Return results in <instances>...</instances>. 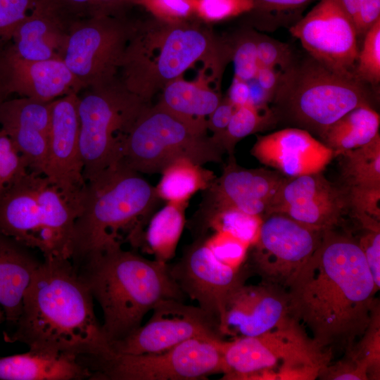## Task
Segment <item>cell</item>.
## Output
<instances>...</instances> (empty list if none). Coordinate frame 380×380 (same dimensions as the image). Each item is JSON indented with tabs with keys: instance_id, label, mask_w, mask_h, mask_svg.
<instances>
[{
	"instance_id": "cell-15",
	"label": "cell",
	"mask_w": 380,
	"mask_h": 380,
	"mask_svg": "<svg viewBox=\"0 0 380 380\" xmlns=\"http://www.w3.org/2000/svg\"><path fill=\"white\" fill-rule=\"evenodd\" d=\"M286 178L277 171L242 167L234 155L229 156L221 176L204 190L203 199L193 219L194 232H199L214 215L227 209L260 217L265 215Z\"/></svg>"
},
{
	"instance_id": "cell-44",
	"label": "cell",
	"mask_w": 380,
	"mask_h": 380,
	"mask_svg": "<svg viewBox=\"0 0 380 380\" xmlns=\"http://www.w3.org/2000/svg\"><path fill=\"white\" fill-rule=\"evenodd\" d=\"M44 0H0V38L8 41L17 27Z\"/></svg>"
},
{
	"instance_id": "cell-51",
	"label": "cell",
	"mask_w": 380,
	"mask_h": 380,
	"mask_svg": "<svg viewBox=\"0 0 380 380\" xmlns=\"http://www.w3.org/2000/svg\"><path fill=\"white\" fill-rule=\"evenodd\" d=\"M249 86L250 95L248 103L258 108L269 107L273 96L263 89L255 78L247 82Z\"/></svg>"
},
{
	"instance_id": "cell-3",
	"label": "cell",
	"mask_w": 380,
	"mask_h": 380,
	"mask_svg": "<svg viewBox=\"0 0 380 380\" xmlns=\"http://www.w3.org/2000/svg\"><path fill=\"white\" fill-rule=\"evenodd\" d=\"M198 18L168 22L151 16L134 20L118 79L146 103L198 63L218 82L229 61V39Z\"/></svg>"
},
{
	"instance_id": "cell-46",
	"label": "cell",
	"mask_w": 380,
	"mask_h": 380,
	"mask_svg": "<svg viewBox=\"0 0 380 380\" xmlns=\"http://www.w3.org/2000/svg\"><path fill=\"white\" fill-rule=\"evenodd\" d=\"M328 379H368L367 368L348 355V359L331 367H326L320 374Z\"/></svg>"
},
{
	"instance_id": "cell-30",
	"label": "cell",
	"mask_w": 380,
	"mask_h": 380,
	"mask_svg": "<svg viewBox=\"0 0 380 380\" xmlns=\"http://www.w3.org/2000/svg\"><path fill=\"white\" fill-rule=\"evenodd\" d=\"M156 188L159 198L167 202L186 203L199 190H205L215 179L213 172L188 159H179L162 172Z\"/></svg>"
},
{
	"instance_id": "cell-12",
	"label": "cell",
	"mask_w": 380,
	"mask_h": 380,
	"mask_svg": "<svg viewBox=\"0 0 380 380\" xmlns=\"http://www.w3.org/2000/svg\"><path fill=\"white\" fill-rule=\"evenodd\" d=\"M134 20L101 15L72 22L62 61L84 89L118 78Z\"/></svg>"
},
{
	"instance_id": "cell-1",
	"label": "cell",
	"mask_w": 380,
	"mask_h": 380,
	"mask_svg": "<svg viewBox=\"0 0 380 380\" xmlns=\"http://www.w3.org/2000/svg\"><path fill=\"white\" fill-rule=\"evenodd\" d=\"M378 290L357 241L327 230L286 290L289 315L322 350L348 353L371 322Z\"/></svg>"
},
{
	"instance_id": "cell-5",
	"label": "cell",
	"mask_w": 380,
	"mask_h": 380,
	"mask_svg": "<svg viewBox=\"0 0 380 380\" xmlns=\"http://www.w3.org/2000/svg\"><path fill=\"white\" fill-rule=\"evenodd\" d=\"M159 197L141 173L120 161L86 182L74 225L75 260L125 236H139Z\"/></svg>"
},
{
	"instance_id": "cell-49",
	"label": "cell",
	"mask_w": 380,
	"mask_h": 380,
	"mask_svg": "<svg viewBox=\"0 0 380 380\" xmlns=\"http://www.w3.org/2000/svg\"><path fill=\"white\" fill-rule=\"evenodd\" d=\"M283 72L269 67H260L255 79L258 84L273 97L279 84Z\"/></svg>"
},
{
	"instance_id": "cell-17",
	"label": "cell",
	"mask_w": 380,
	"mask_h": 380,
	"mask_svg": "<svg viewBox=\"0 0 380 380\" xmlns=\"http://www.w3.org/2000/svg\"><path fill=\"white\" fill-rule=\"evenodd\" d=\"M170 271L180 289L219 322L228 296L244 284L246 269H235L219 260L203 235L184 251Z\"/></svg>"
},
{
	"instance_id": "cell-42",
	"label": "cell",
	"mask_w": 380,
	"mask_h": 380,
	"mask_svg": "<svg viewBox=\"0 0 380 380\" xmlns=\"http://www.w3.org/2000/svg\"><path fill=\"white\" fill-rule=\"evenodd\" d=\"M253 8V0H196V14L208 23L248 13Z\"/></svg>"
},
{
	"instance_id": "cell-31",
	"label": "cell",
	"mask_w": 380,
	"mask_h": 380,
	"mask_svg": "<svg viewBox=\"0 0 380 380\" xmlns=\"http://www.w3.org/2000/svg\"><path fill=\"white\" fill-rule=\"evenodd\" d=\"M338 156L345 186H380L379 134L368 144Z\"/></svg>"
},
{
	"instance_id": "cell-4",
	"label": "cell",
	"mask_w": 380,
	"mask_h": 380,
	"mask_svg": "<svg viewBox=\"0 0 380 380\" xmlns=\"http://www.w3.org/2000/svg\"><path fill=\"white\" fill-rule=\"evenodd\" d=\"M71 262L101 306L108 344L141 327L144 316L161 300H183L185 295L167 263L124 250L121 243L106 244Z\"/></svg>"
},
{
	"instance_id": "cell-37",
	"label": "cell",
	"mask_w": 380,
	"mask_h": 380,
	"mask_svg": "<svg viewBox=\"0 0 380 380\" xmlns=\"http://www.w3.org/2000/svg\"><path fill=\"white\" fill-rule=\"evenodd\" d=\"M234 77L244 81L255 78L260 68L257 55L256 32L246 30L229 39Z\"/></svg>"
},
{
	"instance_id": "cell-26",
	"label": "cell",
	"mask_w": 380,
	"mask_h": 380,
	"mask_svg": "<svg viewBox=\"0 0 380 380\" xmlns=\"http://www.w3.org/2000/svg\"><path fill=\"white\" fill-rule=\"evenodd\" d=\"M40 263L30 248L0 232V305L12 325L19 318L25 291Z\"/></svg>"
},
{
	"instance_id": "cell-27",
	"label": "cell",
	"mask_w": 380,
	"mask_h": 380,
	"mask_svg": "<svg viewBox=\"0 0 380 380\" xmlns=\"http://www.w3.org/2000/svg\"><path fill=\"white\" fill-rule=\"evenodd\" d=\"M200 76L196 81L180 77L170 82L160 91L158 103L186 119L207 122L205 117L222 99L220 90L211 87L209 82L220 84L204 71H201Z\"/></svg>"
},
{
	"instance_id": "cell-34",
	"label": "cell",
	"mask_w": 380,
	"mask_h": 380,
	"mask_svg": "<svg viewBox=\"0 0 380 380\" xmlns=\"http://www.w3.org/2000/svg\"><path fill=\"white\" fill-rule=\"evenodd\" d=\"M71 21L101 15L125 16L132 0H50Z\"/></svg>"
},
{
	"instance_id": "cell-28",
	"label": "cell",
	"mask_w": 380,
	"mask_h": 380,
	"mask_svg": "<svg viewBox=\"0 0 380 380\" xmlns=\"http://www.w3.org/2000/svg\"><path fill=\"white\" fill-rule=\"evenodd\" d=\"M379 114L372 106L364 105L334 122L320 138L336 157L370 142L379 134Z\"/></svg>"
},
{
	"instance_id": "cell-53",
	"label": "cell",
	"mask_w": 380,
	"mask_h": 380,
	"mask_svg": "<svg viewBox=\"0 0 380 380\" xmlns=\"http://www.w3.org/2000/svg\"><path fill=\"white\" fill-rule=\"evenodd\" d=\"M7 97L8 96L4 93V91L0 88V106L7 99Z\"/></svg>"
},
{
	"instance_id": "cell-54",
	"label": "cell",
	"mask_w": 380,
	"mask_h": 380,
	"mask_svg": "<svg viewBox=\"0 0 380 380\" xmlns=\"http://www.w3.org/2000/svg\"><path fill=\"white\" fill-rule=\"evenodd\" d=\"M4 317V311L0 305V323L2 322V319Z\"/></svg>"
},
{
	"instance_id": "cell-52",
	"label": "cell",
	"mask_w": 380,
	"mask_h": 380,
	"mask_svg": "<svg viewBox=\"0 0 380 380\" xmlns=\"http://www.w3.org/2000/svg\"><path fill=\"white\" fill-rule=\"evenodd\" d=\"M361 1L362 0H336L341 8L353 21V24L356 18Z\"/></svg>"
},
{
	"instance_id": "cell-22",
	"label": "cell",
	"mask_w": 380,
	"mask_h": 380,
	"mask_svg": "<svg viewBox=\"0 0 380 380\" xmlns=\"http://www.w3.org/2000/svg\"><path fill=\"white\" fill-rule=\"evenodd\" d=\"M251 153L259 162L287 177L321 172L334 157L323 142L298 127L258 136Z\"/></svg>"
},
{
	"instance_id": "cell-18",
	"label": "cell",
	"mask_w": 380,
	"mask_h": 380,
	"mask_svg": "<svg viewBox=\"0 0 380 380\" xmlns=\"http://www.w3.org/2000/svg\"><path fill=\"white\" fill-rule=\"evenodd\" d=\"M348 210L343 188L321 172L286 177L265 215L279 213L310 228L324 232L340 222Z\"/></svg>"
},
{
	"instance_id": "cell-33",
	"label": "cell",
	"mask_w": 380,
	"mask_h": 380,
	"mask_svg": "<svg viewBox=\"0 0 380 380\" xmlns=\"http://www.w3.org/2000/svg\"><path fill=\"white\" fill-rule=\"evenodd\" d=\"M262 222L260 216L249 215L236 209H227L209 219L197 236L204 234L208 229H213L214 231L227 232L251 246L258 237Z\"/></svg>"
},
{
	"instance_id": "cell-43",
	"label": "cell",
	"mask_w": 380,
	"mask_h": 380,
	"mask_svg": "<svg viewBox=\"0 0 380 380\" xmlns=\"http://www.w3.org/2000/svg\"><path fill=\"white\" fill-rule=\"evenodd\" d=\"M256 47L260 67L284 72L296 61L289 45L256 32Z\"/></svg>"
},
{
	"instance_id": "cell-38",
	"label": "cell",
	"mask_w": 380,
	"mask_h": 380,
	"mask_svg": "<svg viewBox=\"0 0 380 380\" xmlns=\"http://www.w3.org/2000/svg\"><path fill=\"white\" fill-rule=\"evenodd\" d=\"M315 0H253V8L249 14L258 27L280 23L300 13Z\"/></svg>"
},
{
	"instance_id": "cell-2",
	"label": "cell",
	"mask_w": 380,
	"mask_h": 380,
	"mask_svg": "<svg viewBox=\"0 0 380 380\" xmlns=\"http://www.w3.org/2000/svg\"><path fill=\"white\" fill-rule=\"evenodd\" d=\"M93 300L70 259H44L25 291L14 331L4 338L77 357L105 353L110 347Z\"/></svg>"
},
{
	"instance_id": "cell-11",
	"label": "cell",
	"mask_w": 380,
	"mask_h": 380,
	"mask_svg": "<svg viewBox=\"0 0 380 380\" xmlns=\"http://www.w3.org/2000/svg\"><path fill=\"white\" fill-rule=\"evenodd\" d=\"M223 339L191 338L165 351L129 354L109 348L78 360L91 380H197L224 372Z\"/></svg>"
},
{
	"instance_id": "cell-16",
	"label": "cell",
	"mask_w": 380,
	"mask_h": 380,
	"mask_svg": "<svg viewBox=\"0 0 380 380\" xmlns=\"http://www.w3.org/2000/svg\"><path fill=\"white\" fill-rule=\"evenodd\" d=\"M289 32L310 56L334 72L355 77L359 52L356 29L336 0H320Z\"/></svg>"
},
{
	"instance_id": "cell-39",
	"label": "cell",
	"mask_w": 380,
	"mask_h": 380,
	"mask_svg": "<svg viewBox=\"0 0 380 380\" xmlns=\"http://www.w3.org/2000/svg\"><path fill=\"white\" fill-rule=\"evenodd\" d=\"M29 170L25 158L0 129V198Z\"/></svg>"
},
{
	"instance_id": "cell-19",
	"label": "cell",
	"mask_w": 380,
	"mask_h": 380,
	"mask_svg": "<svg viewBox=\"0 0 380 380\" xmlns=\"http://www.w3.org/2000/svg\"><path fill=\"white\" fill-rule=\"evenodd\" d=\"M78 94L51 102L47 160L44 175L65 194L82 196L86 181L80 148Z\"/></svg>"
},
{
	"instance_id": "cell-7",
	"label": "cell",
	"mask_w": 380,
	"mask_h": 380,
	"mask_svg": "<svg viewBox=\"0 0 380 380\" xmlns=\"http://www.w3.org/2000/svg\"><path fill=\"white\" fill-rule=\"evenodd\" d=\"M271 108L285 121L320 137L353 109L371 105L366 84L328 68L309 56L283 72Z\"/></svg>"
},
{
	"instance_id": "cell-48",
	"label": "cell",
	"mask_w": 380,
	"mask_h": 380,
	"mask_svg": "<svg viewBox=\"0 0 380 380\" xmlns=\"http://www.w3.org/2000/svg\"><path fill=\"white\" fill-rule=\"evenodd\" d=\"M236 108L226 97L208 116L207 129L213 132V137L219 136L226 129Z\"/></svg>"
},
{
	"instance_id": "cell-10",
	"label": "cell",
	"mask_w": 380,
	"mask_h": 380,
	"mask_svg": "<svg viewBox=\"0 0 380 380\" xmlns=\"http://www.w3.org/2000/svg\"><path fill=\"white\" fill-rule=\"evenodd\" d=\"M148 103L118 78L78 94L80 148L86 182L121 160L125 141Z\"/></svg>"
},
{
	"instance_id": "cell-14",
	"label": "cell",
	"mask_w": 380,
	"mask_h": 380,
	"mask_svg": "<svg viewBox=\"0 0 380 380\" xmlns=\"http://www.w3.org/2000/svg\"><path fill=\"white\" fill-rule=\"evenodd\" d=\"M149 320L134 332L109 344L118 353H159L191 338L223 339L215 317L199 306L165 299L153 309Z\"/></svg>"
},
{
	"instance_id": "cell-21",
	"label": "cell",
	"mask_w": 380,
	"mask_h": 380,
	"mask_svg": "<svg viewBox=\"0 0 380 380\" xmlns=\"http://www.w3.org/2000/svg\"><path fill=\"white\" fill-rule=\"evenodd\" d=\"M0 88L8 96L51 102L84 87L62 60H27L17 55L9 43L0 47Z\"/></svg>"
},
{
	"instance_id": "cell-36",
	"label": "cell",
	"mask_w": 380,
	"mask_h": 380,
	"mask_svg": "<svg viewBox=\"0 0 380 380\" xmlns=\"http://www.w3.org/2000/svg\"><path fill=\"white\" fill-rule=\"evenodd\" d=\"M354 75L366 84L377 85L380 82V19L364 35Z\"/></svg>"
},
{
	"instance_id": "cell-50",
	"label": "cell",
	"mask_w": 380,
	"mask_h": 380,
	"mask_svg": "<svg viewBox=\"0 0 380 380\" xmlns=\"http://www.w3.org/2000/svg\"><path fill=\"white\" fill-rule=\"evenodd\" d=\"M249 95L248 82L234 76L228 91V100L236 107H239L248 103Z\"/></svg>"
},
{
	"instance_id": "cell-9",
	"label": "cell",
	"mask_w": 380,
	"mask_h": 380,
	"mask_svg": "<svg viewBox=\"0 0 380 380\" xmlns=\"http://www.w3.org/2000/svg\"><path fill=\"white\" fill-rule=\"evenodd\" d=\"M223 379H314L331 353L319 349L292 318L255 336L223 341Z\"/></svg>"
},
{
	"instance_id": "cell-24",
	"label": "cell",
	"mask_w": 380,
	"mask_h": 380,
	"mask_svg": "<svg viewBox=\"0 0 380 380\" xmlns=\"http://www.w3.org/2000/svg\"><path fill=\"white\" fill-rule=\"evenodd\" d=\"M72 22L50 0H44L14 29L9 44L25 59L62 60Z\"/></svg>"
},
{
	"instance_id": "cell-13",
	"label": "cell",
	"mask_w": 380,
	"mask_h": 380,
	"mask_svg": "<svg viewBox=\"0 0 380 380\" xmlns=\"http://www.w3.org/2000/svg\"><path fill=\"white\" fill-rule=\"evenodd\" d=\"M323 233L282 214L266 215L251 246V267L262 283L286 291L319 245Z\"/></svg>"
},
{
	"instance_id": "cell-41",
	"label": "cell",
	"mask_w": 380,
	"mask_h": 380,
	"mask_svg": "<svg viewBox=\"0 0 380 380\" xmlns=\"http://www.w3.org/2000/svg\"><path fill=\"white\" fill-rule=\"evenodd\" d=\"M214 232L210 236L203 234L213 253L224 263L235 269H241L250 245L227 232Z\"/></svg>"
},
{
	"instance_id": "cell-47",
	"label": "cell",
	"mask_w": 380,
	"mask_h": 380,
	"mask_svg": "<svg viewBox=\"0 0 380 380\" xmlns=\"http://www.w3.org/2000/svg\"><path fill=\"white\" fill-rule=\"evenodd\" d=\"M380 19V0H362L354 22L357 37L365 33Z\"/></svg>"
},
{
	"instance_id": "cell-32",
	"label": "cell",
	"mask_w": 380,
	"mask_h": 380,
	"mask_svg": "<svg viewBox=\"0 0 380 380\" xmlns=\"http://www.w3.org/2000/svg\"><path fill=\"white\" fill-rule=\"evenodd\" d=\"M278 122L270 107L258 108L248 103L236 107L226 129L212 138L229 156L234 155L236 144L252 134L263 131Z\"/></svg>"
},
{
	"instance_id": "cell-20",
	"label": "cell",
	"mask_w": 380,
	"mask_h": 380,
	"mask_svg": "<svg viewBox=\"0 0 380 380\" xmlns=\"http://www.w3.org/2000/svg\"><path fill=\"white\" fill-rule=\"evenodd\" d=\"M291 319L286 291L265 283L242 284L227 298L219 329L222 336H255Z\"/></svg>"
},
{
	"instance_id": "cell-25",
	"label": "cell",
	"mask_w": 380,
	"mask_h": 380,
	"mask_svg": "<svg viewBox=\"0 0 380 380\" xmlns=\"http://www.w3.org/2000/svg\"><path fill=\"white\" fill-rule=\"evenodd\" d=\"M91 376L77 356L70 353L29 349L0 357V380H83Z\"/></svg>"
},
{
	"instance_id": "cell-35",
	"label": "cell",
	"mask_w": 380,
	"mask_h": 380,
	"mask_svg": "<svg viewBox=\"0 0 380 380\" xmlns=\"http://www.w3.org/2000/svg\"><path fill=\"white\" fill-rule=\"evenodd\" d=\"M344 190L348 209L366 229H380V186H348Z\"/></svg>"
},
{
	"instance_id": "cell-29",
	"label": "cell",
	"mask_w": 380,
	"mask_h": 380,
	"mask_svg": "<svg viewBox=\"0 0 380 380\" xmlns=\"http://www.w3.org/2000/svg\"><path fill=\"white\" fill-rule=\"evenodd\" d=\"M185 205L186 203L167 202L151 217L139 247L145 244L155 260L167 263L175 256L185 225Z\"/></svg>"
},
{
	"instance_id": "cell-45",
	"label": "cell",
	"mask_w": 380,
	"mask_h": 380,
	"mask_svg": "<svg viewBox=\"0 0 380 380\" xmlns=\"http://www.w3.org/2000/svg\"><path fill=\"white\" fill-rule=\"evenodd\" d=\"M358 241L365 257L374 284L378 289L380 286V229H366Z\"/></svg>"
},
{
	"instance_id": "cell-23",
	"label": "cell",
	"mask_w": 380,
	"mask_h": 380,
	"mask_svg": "<svg viewBox=\"0 0 380 380\" xmlns=\"http://www.w3.org/2000/svg\"><path fill=\"white\" fill-rule=\"evenodd\" d=\"M51 102L20 97L6 99L0 106V129L25 158L29 170L43 175L47 160Z\"/></svg>"
},
{
	"instance_id": "cell-8",
	"label": "cell",
	"mask_w": 380,
	"mask_h": 380,
	"mask_svg": "<svg viewBox=\"0 0 380 380\" xmlns=\"http://www.w3.org/2000/svg\"><path fill=\"white\" fill-rule=\"evenodd\" d=\"M207 130V122L186 119L158 102L148 103L125 141L120 161L147 174L161 173L182 158L201 165L220 163L224 151Z\"/></svg>"
},
{
	"instance_id": "cell-40",
	"label": "cell",
	"mask_w": 380,
	"mask_h": 380,
	"mask_svg": "<svg viewBox=\"0 0 380 380\" xmlns=\"http://www.w3.org/2000/svg\"><path fill=\"white\" fill-rule=\"evenodd\" d=\"M133 6L144 8L151 16L168 22L197 18L196 0H132Z\"/></svg>"
},
{
	"instance_id": "cell-6",
	"label": "cell",
	"mask_w": 380,
	"mask_h": 380,
	"mask_svg": "<svg viewBox=\"0 0 380 380\" xmlns=\"http://www.w3.org/2000/svg\"><path fill=\"white\" fill-rule=\"evenodd\" d=\"M81 200L29 170L0 198V232L45 260L70 259Z\"/></svg>"
}]
</instances>
